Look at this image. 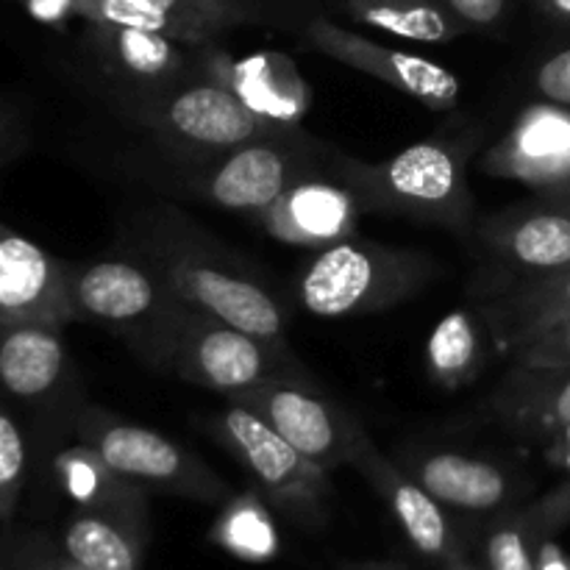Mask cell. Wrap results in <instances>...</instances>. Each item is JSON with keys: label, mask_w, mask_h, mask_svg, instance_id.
<instances>
[{"label": "cell", "mask_w": 570, "mask_h": 570, "mask_svg": "<svg viewBox=\"0 0 570 570\" xmlns=\"http://www.w3.org/2000/svg\"><path fill=\"white\" fill-rule=\"evenodd\" d=\"M122 109L176 167L206 165L254 139L287 131L262 120L237 95L204 78L176 83Z\"/></svg>", "instance_id": "5"}, {"label": "cell", "mask_w": 570, "mask_h": 570, "mask_svg": "<svg viewBox=\"0 0 570 570\" xmlns=\"http://www.w3.org/2000/svg\"><path fill=\"white\" fill-rule=\"evenodd\" d=\"M476 137H432L384 161H362L334 150L332 176L348 184L362 212L404 217L423 226L473 234V195L468 165Z\"/></svg>", "instance_id": "2"}, {"label": "cell", "mask_w": 570, "mask_h": 570, "mask_svg": "<svg viewBox=\"0 0 570 570\" xmlns=\"http://www.w3.org/2000/svg\"><path fill=\"white\" fill-rule=\"evenodd\" d=\"M538 14L554 28L570 31V0H532Z\"/></svg>", "instance_id": "39"}, {"label": "cell", "mask_w": 570, "mask_h": 570, "mask_svg": "<svg viewBox=\"0 0 570 570\" xmlns=\"http://www.w3.org/2000/svg\"><path fill=\"white\" fill-rule=\"evenodd\" d=\"M17 3L26 6L28 14L48 26H65V22L76 20L78 9H81V0H17Z\"/></svg>", "instance_id": "38"}, {"label": "cell", "mask_w": 570, "mask_h": 570, "mask_svg": "<svg viewBox=\"0 0 570 570\" xmlns=\"http://www.w3.org/2000/svg\"><path fill=\"white\" fill-rule=\"evenodd\" d=\"M212 438L232 451L234 460L250 473L256 488L295 523L317 529L326 523L328 471L301 454L282 434L273 432L262 417L228 401L223 412L206 421Z\"/></svg>", "instance_id": "9"}, {"label": "cell", "mask_w": 570, "mask_h": 570, "mask_svg": "<svg viewBox=\"0 0 570 570\" xmlns=\"http://www.w3.org/2000/svg\"><path fill=\"white\" fill-rule=\"evenodd\" d=\"M142 540L145 512L78 510L61 534V549L81 570H137Z\"/></svg>", "instance_id": "23"}, {"label": "cell", "mask_w": 570, "mask_h": 570, "mask_svg": "<svg viewBox=\"0 0 570 570\" xmlns=\"http://www.w3.org/2000/svg\"><path fill=\"white\" fill-rule=\"evenodd\" d=\"M473 234L495 271L493 282L476 287L479 298L515 278L570 267V189L495 212L479 220Z\"/></svg>", "instance_id": "11"}, {"label": "cell", "mask_w": 570, "mask_h": 570, "mask_svg": "<svg viewBox=\"0 0 570 570\" xmlns=\"http://www.w3.org/2000/svg\"><path fill=\"white\" fill-rule=\"evenodd\" d=\"M490 340L504 356L546 328L570 321V267L515 278L476 306Z\"/></svg>", "instance_id": "20"}, {"label": "cell", "mask_w": 570, "mask_h": 570, "mask_svg": "<svg viewBox=\"0 0 570 570\" xmlns=\"http://www.w3.org/2000/svg\"><path fill=\"white\" fill-rule=\"evenodd\" d=\"M187 28L193 45L220 42L223 33L239 26H262L256 11L243 0H150Z\"/></svg>", "instance_id": "28"}, {"label": "cell", "mask_w": 570, "mask_h": 570, "mask_svg": "<svg viewBox=\"0 0 570 570\" xmlns=\"http://www.w3.org/2000/svg\"><path fill=\"white\" fill-rule=\"evenodd\" d=\"M488 340L479 312L454 309L438 321L426 345V365L432 382L445 390H460L479 379L488 362Z\"/></svg>", "instance_id": "25"}, {"label": "cell", "mask_w": 570, "mask_h": 570, "mask_svg": "<svg viewBox=\"0 0 570 570\" xmlns=\"http://www.w3.org/2000/svg\"><path fill=\"white\" fill-rule=\"evenodd\" d=\"M332 145L301 128H287L273 137L223 154L206 165L181 167V189L193 198L226 212L259 217L298 181L332 173Z\"/></svg>", "instance_id": "6"}, {"label": "cell", "mask_w": 570, "mask_h": 570, "mask_svg": "<svg viewBox=\"0 0 570 570\" xmlns=\"http://www.w3.org/2000/svg\"><path fill=\"white\" fill-rule=\"evenodd\" d=\"M362 215L365 212L348 184L323 173L289 187L256 220L278 243L323 250L354 237Z\"/></svg>", "instance_id": "19"}, {"label": "cell", "mask_w": 570, "mask_h": 570, "mask_svg": "<svg viewBox=\"0 0 570 570\" xmlns=\"http://www.w3.org/2000/svg\"><path fill=\"white\" fill-rule=\"evenodd\" d=\"M87 45L100 72L115 83L120 106L198 78L200 45L178 42L165 33L87 22Z\"/></svg>", "instance_id": "14"}, {"label": "cell", "mask_w": 570, "mask_h": 570, "mask_svg": "<svg viewBox=\"0 0 570 570\" xmlns=\"http://www.w3.org/2000/svg\"><path fill=\"white\" fill-rule=\"evenodd\" d=\"M337 570H410L390 560H365V562H340Z\"/></svg>", "instance_id": "41"}, {"label": "cell", "mask_w": 570, "mask_h": 570, "mask_svg": "<svg viewBox=\"0 0 570 570\" xmlns=\"http://www.w3.org/2000/svg\"><path fill=\"white\" fill-rule=\"evenodd\" d=\"M538 570H570V560L551 543V538L538 543Z\"/></svg>", "instance_id": "40"}, {"label": "cell", "mask_w": 570, "mask_h": 570, "mask_svg": "<svg viewBox=\"0 0 570 570\" xmlns=\"http://www.w3.org/2000/svg\"><path fill=\"white\" fill-rule=\"evenodd\" d=\"M345 17L390 37L421 45L454 42L462 31L443 0H348Z\"/></svg>", "instance_id": "26"}, {"label": "cell", "mask_w": 570, "mask_h": 570, "mask_svg": "<svg viewBox=\"0 0 570 570\" xmlns=\"http://www.w3.org/2000/svg\"><path fill=\"white\" fill-rule=\"evenodd\" d=\"M72 323L70 262L0 226V323Z\"/></svg>", "instance_id": "17"}, {"label": "cell", "mask_w": 570, "mask_h": 570, "mask_svg": "<svg viewBox=\"0 0 570 570\" xmlns=\"http://www.w3.org/2000/svg\"><path fill=\"white\" fill-rule=\"evenodd\" d=\"M348 465L356 468L367 479V484L387 501L395 521L401 523L410 543L423 557L438 562L462 557L454 529H451V521L443 512V504L426 488H421L404 468L395 465L390 456H384L371 440V434L365 432V426L356 434Z\"/></svg>", "instance_id": "18"}, {"label": "cell", "mask_w": 570, "mask_h": 570, "mask_svg": "<svg viewBox=\"0 0 570 570\" xmlns=\"http://www.w3.org/2000/svg\"><path fill=\"white\" fill-rule=\"evenodd\" d=\"M482 170L538 195L570 189V109L554 104L527 106L510 131L482 154Z\"/></svg>", "instance_id": "15"}, {"label": "cell", "mask_w": 570, "mask_h": 570, "mask_svg": "<svg viewBox=\"0 0 570 570\" xmlns=\"http://www.w3.org/2000/svg\"><path fill=\"white\" fill-rule=\"evenodd\" d=\"M72 434L81 443L98 449L117 473L142 490H159L209 504L232 499L228 484L200 456L176 440L126 421L104 406L83 404Z\"/></svg>", "instance_id": "7"}, {"label": "cell", "mask_w": 570, "mask_h": 570, "mask_svg": "<svg viewBox=\"0 0 570 570\" xmlns=\"http://www.w3.org/2000/svg\"><path fill=\"white\" fill-rule=\"evenodd\" d=\"M243 3L256 11L262 26L293 31L298 37L315 17L345 14L348 0H243Z\"/></svg>", "instance_id": "31"}, {"label": "cell", "mask_w": 570, "mask_h": 570, "mask_svg": "<svg viewBox=\"0 0 570 570\" xmlns=\"http://www.w3.org/2000/svg\"><path fill=\"white\" fill-rule=\"evenodd\" d=\"M529 89L543 104L570 109V45L568 48L551 50L532 67Z\"/></svg>", "instance_id": "33"}, {"label": "cell", "mask_w": 570, "mask_h": 570, "mask_svg": "<svg viewBox=\"0 0 570 570\" xmlns=\"http://www.w3.org/2000/svg\"><path fill=\"white\" fill-rule=\"evenodd\" d=\"M282 434L289 445L326 468L348 465L362 423L315 387L312 376L278 379L232 399Z\"/></svg>", "instance_id": "12"}, {"label": "cell", "mask_w": 570, "mask_h": 570, "mask_svg": "<svg viewBox=\"0 0 570 570\" xmlns=\"http://www.w3.org/2000/svg\"><path fill=\"white\" fill-rule=\"evenodd\" d=\"M510 365L529 367V371H557L570 367V321L546 328L538 337L518 345L510 356Z\"/></svg>", "instance_id": "32"}, {"label": "cell", "mask_w": 570, "mask_h": 570, "mask_svg": "<svg viewBox=\"0 0 570 570\" xmlns=\"http://www.w3.org/2000/svg\"><path fill=\"white\" fill-rule=\"evenodd\" d=\"M440 273L434 256L351 237L323 248L301 271L295 301L317 317L373 315L415 298Z\"/></svg>", "instance_id": "4"}, {"label": "cell", "mask_w": 570, "mask_h": 570, "mask_svg": "<svg viewBox=\"0 0 570 570\" xmlns=\"http://www.w3.org/2000/svg\"><path fill=\"white\" fill-rule=\"evenodd\" d=\"M198 78L234 92L250 111L278 128L304 126L312 106L309 83L293 59L276 50L234 56L220 42L200 45Z\"/></svg>", "instance_id": "16"}, {"label": "cell", "mask_w": 570, "mask_h": 570, "mask_svg": "<svg viewBox=\"0 0 570 570\" xmlns=\"http://www.w3.org/2000/svg\"><path fill=\"white\" fill-rule=\"evenodd\" d=\"M404 471L426 488L443 507L465 512L504 510L518 493L507 468L460 451H423L404 462Z\"/></svg>", "instance_id": "21"}, {"label": "cell", "mask_w": 570, "mask_h": 570, "mask_svg": "<svg viewBox=\"0 0 570 570\" xmlns=\"http://www.w3.org/2000/svg\"><path fill=\"white\" fill-rule=\"evenodd\" d=\"M70 309L76 321L115 334L139 362L170 373L189 304L142 259H98L70 265Z\"/></svg>", "instance_id": "3"}, {"label": "cell", "mask_w": 570, "mask_h": 570, "mask_svg": "<svg viewBox=\"0 0 570 570\" xmlns=\"http://www.w3.org/2000/svg\"><path fill=\"white\" fill-rule=\"evenodd\" d=\"M170 373L226 401L278 379L309 376L287 340L256 337L195 306L184 317Z\"/></svg>", "instance_id": "8"}, {"label": "cell", "mask_w": 570, "mask_h": 570, "mask_svg": "<svg viewBox=\"0 0 570 570\" xmlns=\"http://www.w3.org/2000/svg\"><path fill=\"white\" fill-rule=\"evenodd\" d=\"M462 31H499L510 22L518 0H443Z\"/></svg>", "instance_id": "34"}, {"label": "cell", "mask_w": 570, "mask_h": 570, "mask_svg": "<svg viewBox=\"0 0 570 570\" xmlns=\"http://www.w3.org/2000/svg\"><path fill=\"white\" fill-rule=\"evenodd\" d=\"M28 479V434L17 412L0 401V527L9 529Z\"/></svg>", "instance_id": "29"}, {"label": "cell", "mask_w": 570, "mask_h": 570, "mask_svg": "<svg viewBox=\"0 0 570 570\" xmlns=\"http://www.w3.org/2000/svg\"><path fill=\"white\" fill-rule=\"evenodd\" d=\"M70 348L53 323H0V401L37 429L76 426L81 399Z\"/></svg>", "instance_id": "10"}, {"label": "cell", "mask_w": 570, "mask_h": 570, "mask_svg": "<svg viewBox=\"0 0 570 570\" xmlns=\"http://www.w3.org/2000/svg\"><path fill=\"white\" fill-rule=\"evenodd\" d=\"M137 259L154 267L184 304L204 309L243 332L284 340L287 309L282 301L209 234L173 209H150L134 220Z\"/></svg>", "instance_id": "1"}, {"label": "cell", "mask_w": 570, "mask_h": 570, "mask_svg": "<svg viewBox=\"0 0 570 570\" xmlns=\"http://www.w3.org/2000/svg\"><path fill=\"white\" fill-rule=\"evenodd\" d=\"M538 543L523 510L504 512L490 527L484 554L490 570H538Z\"/></svg>", "instance_id": "30"}, {"label": "cell", "mask_w": 570, "mask_h": 570, "mask_svg": "<svg viewBox=\"0 0 570 570\" xmlns=\"http://www.w3.org/2000/svg\"><path fill=\"white\" fill-rule=\"evenodd\" d=\"M26 145L28 128L20 109H17L14 104H9V100L0 98V167H6L11 159H17Z\"/></svg>", "instance_id": "36"}, {"label": "cell", "mask_w": 570, "mask_h": 570, "mask_svg": "<svg viewBox=\"0 0 570 570\" xmlns=\"http://www.w3.org/2000/svg\"><path fill=\"white\" fill-rule=\"evenodd\" d=\"M306 48L328 56L345 67L379 78L387 87L421 100L429 109H454L460 100V78L429 56L410 53V50L390 48L376 39L356 33L351 28L340 26L332 17H315L304 31L298 33Z\"/></svg>", "instance_id": "13"}, {"label": "cell", "mask_w": 570, "mask_h": 570, "mask_svg": "<svg viewBox=\"0 0 570 570\" xmlns=\"http://www.w3.org/2000/svg\"><path fill=\"white\" fill-rule=\"evenodd\" d=\"M3 570H81L72 560H59V557L42 554L39 549L22 546V549H11L3 560Z\"/></svg>", "instance_id": "37"}, {"label": "cell", "mask_w": 570, "mask_h": 570, "mask_svg": "<svg viewBox=\"0 0 570 570\" xmlns=\"http://www.w3.org/2000/svg\"><path fill=\"white\" fill-rule=\"evenodd\" d=\"M212 540L245 562H267L278 554L276 523L256 493L232 495L212 527Z\"/></svg>", "instance_id": "27"}, {"label": "cell", "mask_w": 570, "mask_h": 570, "mask_svg": "<svg viewBox=\"0 0 570 570\" xmlns=\"http://www.w3.org/2000/svg\"><path fill=\"white\" fill-rule=\"evenodd\" d=\"M443 570H479V568H473L471 562H465L462 557H454V560L443 562Z\"/></svg>", "instance_id": "42"}, {"label": "cell", "mask_w": 570, "mask_h": 570, "mask_svg": "<svg viewBox=\"0 0 570 570\" xmlns=\"http://www.w3.org/2000/svg\"><path fill=\"white\" fill-rule=\"evenodd\" d=\"M53 476L61 493L78 510L145 512V490L128 482L104 460L98 449L81 440L56 451Z\"/></svg>", "instance_id": "24"}, {"label": "cell", "mask_w": 570, "mask_h": 570, "mask_svg": "<svg viewBox=\"0 0 570 570\" xmlns=\"http://www.w3.org/2000/svg\"><path fill=\"white\" fill-rule=\"evenodd\" d=\"M490 410L523 440L551 443L570 432V367L529 371L510 365L490 395Z\"/></svg>", "instance_id": "22"}, {"label": "cell", "mask_w": 570, "mask_h": 570, "mask_svg": "<svg viewBox=\"0 0 570 570\" xmlns=\"http://www.w3.org/2000/svg\"><path fill=\"white\" fill-rule=\"evenodd\" d=\"M523 518H527L529 529L538 540H546L560 532V529H566L570 523V479L551 488L538 501H532L523 510Z\"/></svg>", "instance_id": "35"}]
</instances>
